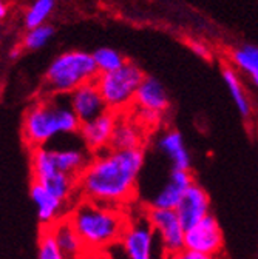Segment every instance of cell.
I'll use <instances>...</instances> for the list:
<instances>
[{"label": "cell", "mask_w": 258, "mask_h": 259, "mask_svg": "<svg viewBox=\"0 0 258 259\" xmlns=\"http://www.w3.org/2000/svg\"><path fill=\"white\" fill-rule=\"evenodd\" d=\"M119 245L127 259H156V247L161 245L145 211L139 216L128 218Z\"/></svg>", "instance_id": "cell-7"}, {"label": "cell", "mask_w": 258, "mask_h": 259, "mask_svg": "<svg viewBox=\"0 0 258 259\" xmlns=\"http://www.w3.org/2000/svg\"><path fill=\"white\" fill-rule=\"evenodd\" d=\"M29 198L36 205L38 219L42 227H51L63 218H68L70 211L73 210L68 204L57 199L56 196L39 182L33 181L29 187Z\"/></svg>", "instance_id": "cell-12"}, {"label": "cell", "mask_w": 258, "mask_h": 259, "mask_svg": "<svg viewBox=\"0 0 258 259\" xmlns=\"http://www.w3.org/2000/svg\"><path fill=\"white\" fill-rule=\"evenodd\" d=\"M232 60L237 67L258 82V47L244 45L232 51Z\"/></svg>", "instance_id": "cell-20"}, {"label": "cell", "mask_w": 258, "mask_h": 259, "mask_svg": "<svg viewBox=\"0 0 258 259\" xmlns=\"http://www.w3.org/2000/svg\"><path fill=\"white\" fill-rule=\"evenodd\" d=\"M167 259H216V256H210V254H204V253H198L189 248H182L181 251L169 256Z\"/></svg>", "instance_id": "cell-25"}, {"label": "cell", "mask_w": 258, "mask_h": 259, "mask_svg": "<svg viewBox=\"0 0 258 259\" xmlns=\"http://www.w3.org/2000/svg\"><path fill=\"white\" fill-rule=\"evenodd\" d=\"M176 213L186 230L203 221L210 214V199L207 191L197 182L192 184L176 207Z\"/></svg>", "instance_id": "cell-15"}, {"label": "cell", "mask_w": 258, "mask_h": 259, "mask_svg": "<svg viewBox=\"0 0 258 259\" xmlns=\"http://www.w3.org/2000/svg\"><path fill=\"white\" fill-rule=\"evenodd\" d=\"M38 259H65L50 227H42L38 242Z\"/></svg>", "instance_id": "cell-23"}, {"label": "cell", "mask_w": 258, "mask_h": 259, "mask_svg": "<svg viewBox=\"0 0 258 259\" xmlns=\"http://www.w3.org/2000/svg\"><path fill=\"white\" fill-rule=\"evenodd\" d=\"M110 148L115 150H133L144 148V130L139 123L118 117Z\"/></svg>", "instance_id": "cell-18"}, {"label": "cell", "mask_w": 258, "mask_h": 259, "mask_svg": "<svg viewBox=\"0 0 258 259\" xmlns=\"http://www.w3.org/2000/svg\"><path fill=\"white\" fill-rule=\"evenodd\" d=\"M192 184H195V179H193L190 170H170L167 181L158 190L149 207L176 210L184 193Z\"/></svg>", "instance_id": "cell-14"}, {"label": "cell", "mask_w": 258, "mask_h": 259, "mask_svg": "<svg viewBox=\"0 0 258 259\" xmlns=\"http://www.w3.org/2000/svg\"><path fill=\"white\" fill-rule=\"evenodd\" d=\"M68 101L81 123L98 117L108 110L96 80L88 82L68 94Z\"/></svg>", "instance_id": "cell-13"}, {"label": "cell", "mask_w": 258, "mask_h": 259, "mask_svg": "<svg viewBox=\"0 0 258 259\" xmlns=\"http://www.w3.org/2000/svg\"><path fill=\"white\" fill-rule=\"evenodd\" d=\"M223 232L215 216L209 214L198 224L186 230L184 245L189 250L216 256L223 250Z\"/></svg>", "instance_id": "cell-9"}, {"label": "cell", "mask_w": 258, "mask_h": 259, "mask_svg": "<svg viewBox=\"0 0 258 259\" xmlns=\"http://www.w3.org/2000/svg\"><path fill=\"white\" fill-rule=\"evenodd\" d=\"M54 5L56 0H34L25 14V26L28 29H33L36 26L44 25L53 13Z\"/></svg>", "instance_id": "cell-21"}, {"label": "cell", "mask_w": 258, "mask_h": 259, "mask_svg": "<svg viewBox=\"0 0 258 259\" xmlns=\"http://www.w3.org/2000/svg\"><path fill=\"white\" fill-rule=\"evenodd\" d=\"M7 17V4L4 2H0V19H5Z\"/></svg>", "instance_id": "cell-26"}, {"label": "cell", "mask_w": 258, "mask_h": 259, "mask_svg": "<svg viewBox=\"0 0 258 259\" xmlns=\"http://www.w3.org/2000/svg\"><path fill=\"white\" fill-rule=\"evenodd\" d=\"M144 162V148H107L94 153L79 176L81 199L125 205L135 196Z\"/></svg>", "instance_id": "cell-1"}, {"label": "cell", "mask_w": 258, "mask_h": 259, "mask_svg": "<svg viewBox=\"0 0 258 259\" xmlns=\"http://www.w3.org/2000/svg\"><path fill=\"white\" fill-rule=\"evenodd\" d=\"M94 57V62L99 68V74L102 73H112L119 70L121 67L125 65V60L122 57V54H119L116 50L113 48H99L94 53H91Z\"/></svg>", "instance_id": "cell-22"}, {"label": "cell", "mask_w": 258, "mask_h": 259, "mask_svg": "<svg viewBox=\"0 0 258 259\" xmlns=\"http://www.w3.org/2000/svg\"><path fill=\"white\" fill-rule=\"evenodd\" d=\"M156 147L167 157L172 165V170H190V153L179 132L167 130L156 141Z\"/></svg>", "instance_id": "cell-17"}, {"label": "cell", "mask_w": 258, "mask_h": 259, "mask_svg": "<svg viewBox=\"0 0 258 259\" xmlns=\"http://www.w3.org/2000/svg\"><path fill=\"white\" fill-rule=\"evenodd\" d=\"M19 54H20V50L14 48V50L10 53V59H17V57H19Z\"/></svg>", "instance_id": "cell-27"}, {"label": "cell", "mask_w": 258, "mask_h": 259, "mask_svg": "<svg viewBox=\"0 0 258 259\" xmlns=\"http://www.w3.org/2000/svg\"><path fill=\"white\" fill-rule=\"evenodd\" d=\"M98 76L99 68L93 54L67 51L50 63L44 76V90L47 96H68L76 88L96 80Z\"/></svg>", "instance_id": "cell-4"}, {"label": "cell", "mask_w": 258, "mask_h": 259, "mask_svg": "<svg viewBox=\"0 0 258 259\" xmlns=\"http://www.w3.org/2000/svg\"><path fill=\"white\" fill-rule=\"evenodd\" d=\"M54 239L65 259H85L88 248L82 241L81 235L75 229L70 218H63L50 227Z\"/></svg>", "instance_id": "cell-16"}, {"label": "cell", "mask_w": 258, "mask_h": 259, "mask_svg": "<svg viewBox=\"0 0 258 259\" xmlns=\"http://www.w3.org/2000/svg\"><path fill=\"white\" fill-rule=\"evenodd\" d=\"M145 79L144 71L133 62H125L124 67L112 73H102L96 79L104 101L112 111H121L135 104L138 88Z\"/></svg>", "instance_id": "cell-5"}, {"label": "cell", "mask_w": 258, "mask_h": 259, "mask_svg": "<svg viewBox=\"0 0 258 259\" xmlns=\"http://www.w3.org/2000/svg\"><path fill=\"white\" fill-rule=\"evenodd\" d=\"M53 36H54V28L47 23L36 26L33 29H28V32L23 37V48L31 50V51L39 50L44 45H47Z\"/></svg>", "instance_id": "cell-24"}, {"label": "cell", "mask_w": 258, "mask_h": 259, "mask_svg": "<svg viewBox=\"0 0 258 259\" xmlns=\"http://www.w3.org/2000/svg\"><path fill=\"white\" fill-rule=\"evenodd\" d=\"M135 105L139 108L142 123L158 122L159 116L169 108V96L166 88L158 79L145 76L141 87L138 88Z\"/></svg>", "instance_id": "cell-10"}, {"label": "cell", "mask_w": 258, "mask_h": 259, "mask_svg": "<svg viewBox=\"0 0 258 259\" xmlns=\"http://www.w3.org/2000/svg\"><path fill=\"white\" fill-rule=\"evenodd\" d=\"M81 125L70 101H62V96H47L45 99L31 105L25 113L22 136L33 150L47 147L59 135L79 133Z\"/></svg>", "instance_id": "cell-3"}, {"label": "cell", "mask_w": 258, "mask_h": 259, "mask_svg": "<svg viewBox=\"0 0 258 259\" xmlns=\"http://www.w3.org/2000/svg\"><path fill=\"white\" fill-rule=\"evenodd\" d=\"M68 218L90 253L118 245L128 224L122 207L88 199H79Z\"/></svg>", "instance_id": "cell-2"}, {"label": "cell", "mask_w": 258, "mask_h": 259, "mask_svg": "<svg viewBox=\"0 0 258 259\" xmlns=\"http://www.w3.org/2000/svg\"><path fill=\"white\" fill-rule=\"evenodd\" d=\"M88 148H50L39 147L31 150V171L57 170L79 179L91 160Z\"/></svg>", "instance_id": "cell-6"}, {"label": "cell", "mask_w": 258, "mask_h": 259, "mask_svg": "<svg viewBox=\"0 0 258 259\" xmlns=\"http://www.w3.org/2000/svg\"><path fill=\"white\" fill-rule=\"evenodd\" d=\"M223 79H224V83H226V87H228L240 114L243 117H249L250 116V104H249V99L246 97V93L241 87V82H240L237 73L231 68H224L223 70Z\"/></svg>", "instance_id": "cell-19"}, {"label": "cell", "mask_w": 258, "mask_h": 259, "mask_svg": "<svg viewBox=\"0 0 258 259\" xmlns=\"http://www.w3.org/2000/svg\"><path fill=\"white\" fill-rule=\"evenodd\" d=\"M145 213L156 233L159 245L167 257L186 248V227L182 225L176 210L147 207Z\"/></svg>", "instance_id": "cell-8"}, {"label": "cell", "mask_w": 258, "mask_h": 259, "mask_svg": "<svg viewBox=\"0 0 258 259\" xmlns=\"http://www.w3.org/2000/svg\"><path fill=\"white\" fill-rule=\"evenodd\" d=\"M116 123L118 114L112 110H107L98 117L84 122L79 130L84 147L88 148L93 154L110 148Z\"/></svg>", "instance_id": "cell-11"}, {"label": "cell", "mask_w": 258, "mask_h": 259, "mask_svg": "<svg viewBox=\"0 0 258 259\" xmlns=\"http://www.w3.org/2000/svg\"><path fill=\"white\" fill-rule=\"evenodd\" d=\"M255 85H256V88H258V82H256V83H255Z\"/></svg>", "instance_id": "cell-28"}]
</instances>
